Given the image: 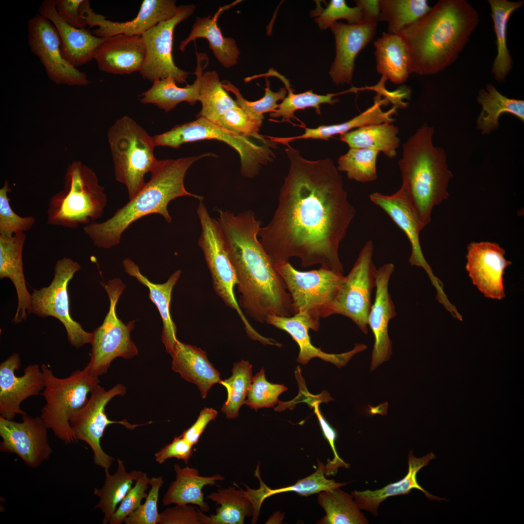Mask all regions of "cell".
I'll return each instance as SVG.
<instances>
[{
    "instance_id": "cell-14",
    "label": "cell",
    "mask_w": 524,
    "mask_h": 524,
    "mask_svg": "<svg viewBox=\"0 0 524 524\" xmlns=\"http://www.w3.org/2000/svg\"><path fill=\"white\" fill-rule=\"evenodd\" d=\"M80 269V265L70 258L64 257L58 260L50 285L34 290L31 295L30 310V313L42 317L52 316L59 320L66 328L69 343L76 348L91 343L92 337V332L84 330L70 313L68 285Z\"/></svg>"
},
{
    "instance_id": "cell-58",
    "label": "cell",
    "mask_w": 524,
    "mask_h": 524,
    "mask_svg": "<svg viewBox=\"0 0 524 524\" xmlns=\"http://www.w3.org/2000/svg\"><path fill=\"white\" fill-rule=\"evenodd\" d=\"M193 445L180 435L155 454V461L161 464L171 458L182 460L186 463L193 454Z\"/></svg>"
},
{
    "instance_id": "cell-61",
    "label": "cell",
    "mask_w": 524,
    "mask_h": 524,
    "mask_svg": "<svg viewBox=\"0 0 524 524\" xmlns=\"http://www.w3.org/2000/svg\"><path fill=\"white\" fill-rule=\"evenodd\" d=\"M387 80L386 78L382 76L379 81L376 85L361 88L354 87V91L364 90H374L381 96H383L384 98L386 99L389 103H392L393 106L397 108H405L406 107L408 103L403 102L402 99L409 97L410 93L409 89L407 87H404L394 91H389L386 89L385 86Z\"/></svg>"
},
{
    "instance_id": "cell-3",
    "label": "cell",
    "mask_w": 524,
    "mask_h": 524,
    "mask_svg": "<svg viewBox=\"0 0 524 524\" xmlns=\"http://www.w3.org/2000/svg\"><path fill=\"white\" fill-rule=\"evenodd\" d=\"M479 22L476 10L464 0H441L424 16L398 33L410 58V73L436 74L458 57Z\"/></svg>"
},
{
    "instance_id": "cell-55",
    "label": "cell",
    "mask_w": 524,
    "mask_h": 524,
    "mask_svg": "<svg viewBox=\"0 0 524 524\" xmlns=\"http://www.w3.org/2000/svg\"><path fill=\"white\" fill-rule=\"evenodd\" d=\"M149 479L144 473L136 480L134 486L130 490L111 516L110 524H122L142 505V500L146 499L148 494L146 491L149 485Z\"/></svg>"
},
{
    "instance_id": "cell-4",
    "label": "cell",
    "mask_w": 524,
    "mask_h": 524,
    "mask_svg": "<svg viewBox=\"0 0 524 524\" xmlns=\"http://www.w3.org/2000/svg\"><path fill=\"white\" fill-rule=\"evenodd\" d=\"M210 156L214 154L205 153L177 159L159 160L151 172L150 180L134 197L106 221L102 223L94 221L85 225V233L95 246L108 249L119 244L124 231L133 222L147 215L159 214L166 222L170 223L172 219L167 209L170 201L182 196L192 197L203 201V196L187 191L184 178L194 163Z\"/></svg>"
},
{
    "instance_id": "cell-33",
    "label": "cell",
    "mask_w": 524,
    "mask_h": 524,
    "mask_svg": "<svg viewBox=\"0 0 524 524\" xmlns=\"http://www.w3.org/2000/svg\"><path fill=\"white\" fill-rule=\"evenodd\" d=\"M237 0L233 3L221 7L213 16L196 17L192 29L188 37L182 40L179 49L181 51L185 50L187 45L198 38L206 39L209 47L214 55L226 68H229L237 64L240 55L235 41L232 38L223 36L217 21L220 15L226 10L231 8L240 2Z\"/></svg>"
},
{
    "instance_id": "cell-56",
    "label": "cell",
    "mask_w": 524,
    "mask_h": 524,
    "mask_svg": "<svg viewBox=\"0 0 524 524\" xmlns=\"http://www.w3.org/2000/svg\"><path fill=\"white\" fill-rule=\"evenodd\" d=\"M205 515L189 505H176L160 513V524H204Z\"/></svg>"
},
{
    "instance_id": "cell-36",
    "label": "cell",
    "mask_w": 524,
    "mask_h": 524,
    "mask_svg": "<svg viewBox=\"0 0 524 524\" xmlns=\"http://www.w3.org/2000/svg\"><path fill=\"white\" fill-rule=\"evenodd\" d=\"M174 469L176 473V480L169 486L163 500L164 506L176 505L193 504L199 507L204 512L209 510V506L204 501L202 489L206 485H213L216 481L224 480L220 475L211 476L199 475V472L194 468L185 466L180 467L175 464Z\"/></svg>"
},
{
    "instance_id": "cell-49",
    "label": "cell",
    "mask_w": 524,
    "mask_h": 524,
    "mask_svg": "<svg viewBox=\"0 0 524 524\" xmlns=\"http://www.w3.org/2000/svg\"><path fill=\"white\" fill-rule=\"evenodd\" d=\"M222 85L227 91L234 94L236 98L235 100L239 107L252 117L261 120L264 119V114L272 113L278 108V101L283 100L288 93L286 88H281L278 91L273 92L270 88L269 81L266 79V88L263 97L256 101H250L245 99L239 89L229 82L223 81Z\"/></svg>"
},
{
    "instance_id": "cell-60",
    "label": "cell",
    "mask_w": 524,
    "mask_h": 524,
    "mask_svg": "<svg viewBox=\"0 0 524 524\" xmlns=\"http://www.w3.org/2000/svg\"><path fill=\"white\" fill-rule=\"evenodd\" d=\"M217 414V411L213 408H204L200 411L196 422L180 436L193 446L196 445L208 424L214 420Z\"/></svg>"
},
{
    "instance_id": "cell-34",
    "label": "cell",
    "mask_w": 524,
    "mask_h": 524,
    "mask_svg": "<svg viewBox=\"0 0 524 524\" xmlns=\"http://www.w3.org/2000/svg\"><path fill=\"white\" fill-rule=\"evenodd\" d=\"M374 99V103L371 107L348 121L337 124L322 125L315 128H306L305 132L301 135L289 137H275L274 141L276 143L287 145L289 142L298 139H315L327 140L334 135L348 132L356 128H359L371 124L393 123L394 119L392 117V115L396 114V109L398 108L393 106L389 110L384 112L381 106L388 105L389 103L388 101L382 98L378 94H377Z\"/></svg>"
},
{
    "instance_id": "cell-8",
    "label": "cell",
    "mask_w": 524,
    "mask_h": 524,
    "mask_svg": "<svg viewBox=\"0 0 524 524\" xmlns=\"http://www.w3.org/2000/svg\"><path fill=\"white\" fill-rule=\"evenodd\" d=\"M44 387L42 395L46 401L40 418L48 429L66 444L74 443L70 419L88 401V395L99 384L98 377L92 375L86 366L69 377H56L48 366H41Z\"/></svg>"
},
{
    "instance_id": "cell-47",
    "label": "cell",
    "mask_w": 524,
    "mask_h": 524,
    "mask_svg": "<svg viewBox=\"0 0 524 524\" xmlns=\"http://www.w3.org/2000/svg\"><path fill=\"white\" fill-rule=\"evenodd\" d=\"M379 151L370 148H352L338 159L337 169L344 172L348 178L369 182L377 178V160Z\"/></svg>"
},
{
    "instance_id": "cell-29",
    "label": "cell",
    "mask_w": 524,
    "mask_h": 524,
    "mask_svg": "<svg viewBox=\"0 0 524 524\" xmlns=\"http://www.w3.org/2000/svg\"><path fill=\"white\" fill-rule=\"evenodd\" d=\"M26 238L25 232L12 236L0 235V278H8L13 282L17 296V307L13 320L19 323L30 313L31 295L26 286L23 272L22 250Z\"/></svg>"
},
{
    "instance_id": "cell-32",
    "label": "cell",
    "mask_w": 524,
    "mask_h": 524,
    "mask_svg": "<svg viewBox=\"0 0 524 524\" xmlns=\"http://www.w3.org/2000/svg\"><path fill=\"white\" fill-rule=\"evenodd\" d=\"M123 266L127 274L134 277L148 289L149 298L157 307L162 320L163 343L166 351L171 355L179 340L176 336V326L171 316L170 302L172 290L180 277L181 270H178L174 272L165 282L157 284L151 282L144 276L138 265L130 259H124Z\"/></svg>"
},
{
    "instance_id": "cell-18",
    "label": "cell",
    "mask_w": 524,
    "mask_h": 524,
    "mask_svg": "<svg viewBox=\"0 0 524 524\" xmlns=\"http://www.w3.org/2000/svg\"><path fill=\"white\" fill-rule=\"evenodd\" d=\"M47 429L40 416L26 414L17 422L0 416V452L15 454L28 467L36 468L52 453Z\"/></svg>"
},
{
    "instance_id": "cell-13",
    "label": "cell",
    "mask_w": 524,
    "mask_h": 524,
    "mask_svg": "<svg viewBox=\"0 0 524 524\" xmlns=\"http://www.w3.org/2000/svg\"><path fill=\"white\" fill-rule=\"evenodd\" d=\"M374 244L367 241L329 308L327 317L334 314L346 316L366 334L368 316L372 302V293L376 288L377 269L373 261Z\"/></svg>"
},
{
    "instance_id": "cell-40",
    "label": "cell",
    "mask_w": 524,
    "mask_h": 524,
    "mask_svg": "<svg viewBox=\"0 0 524 524\" xmlns=\"http://www.w3.org/2000/svg\"><path fill=\"white\" fill-rule=\"evenodd\" d=\"M494 30L496 37L497 53L491 73L499 82L504 81L512 67V60L507 47V27L514 11L524 4V1L489 0Z\"/></svg>"
},
{
    "instance_id": "cell-28",
    "label": "cell",
    "mask_w": 524,
    "mask_h": 524,
    "mask_svg": "<svg viewBox=\"0 0 524 524\" xmlns=\"http://www.w3.org/2000/svg\"><path fill=\"white\" fill-rule=\"evenodd\" d=\"M435 458V455L432 452L422 458H417L414 456L413 451H410L408 455V471L402 479L374 491H354L351 495L360 509L369 511L375 516L378 515V507L383 501L390 497L409 494L412 489L422 491L430 500H446L430 494L423 488L417 481L418 472Z\"/></svg>"
},
{
    "instance_id": "cell-37",
    "label": "cell",
    "mask_w": 524,
    "mask_h": 524,
    "mask_svg": "<svg viewBox=\"0 0 524 524\" xmlns=\"http://www.w3.org/2000/svg\"><path fill=\"white\" fill-rule=\"evenodd\" d=\"M317 462V468L311 475L298 480L292 485L275 489L269 488L262 480L259 473L260 464H258L255 475L260 481V488L253 490L246 485V491H244L245 495L253 505V516L258 517L262 503L265 499L272 495L286 492H295L300 495L307 496L340 488L347 484V483H338L333 479H328L325 475V465L319 460Z\"/></svg>"
},
{
    "instance_id": "cell-9",
    "label": "cell",
    "mask_w": 524,
    "mask_h": 524,
    "mask_svg": "<svg viewBox=\"0 0 524 524\" xmlns=\"http://www.w3.org/2000/svg\"><path fill=\"white\" fill-rule=\"evenodd\" d=\"M197 118L153 136L155 147L177 148L185 143L205 139L222 141L238 152L240 158L241 173L248 178L256 176L262 166L272 161L274 153L270 147L274 142L257 144L248 137L231 132L203 117Z\"/></svg>"
},
{
    "instance_id": "cell-45",
    "label": "cell",
    "mask_w": 524,
    "mask_h": 524,
    "mask_svg": "<svg viewBox=\"0 0 524 524\" xmlns=\"http://www.w3.org/2000/svg\"><path fill=\"white\" fill-rule=\"evenodd\" d=\"M379 21L388 23V33L396 34L431 10L426 0H379Z\"/></svg>"
},
{
    "instance_id": "cell-26",
    "label": "cell",
    "mask_w": 524,
    "mask_h": 524,
    "mask_svg": "<svg viewBox=\"0 0 524 524\" xmlns=\"http://www.w3.org/2000/svg\"><path fill=\"white\" fill-rule=\"evenodd\" d=\"M39 14L55 26L61 40L62 53L65 59L77 68L92 59L95 52L105 38L98 37L86 28H75L66 22L56 9V0H44Z\"/></svg>"
},
{
    "instance_id": "cell-31",
    "label": "cell",
    "mask_w": 524,
    "mask_h": 524,
    "mask_svg": "<svg viewBox=\"0 0 524 524\" xmlns=\"http://www.w3.org/2000/svg\"><path fill=\"white\" fill-rule=\"evenodd\" d=\"M196 54V66L194 72L196 79L192 84L180 87L171 77L157 80L148 90L141 94L140 101L143 103L154 104L166 112L181 102L195 104L199 99L203 70L209 64V58L206 54L197 52Z\"/></svg>"
},
{
    "instance_id": "cell-11",
    "label": "cell",
    "mask_w": 524,
    "mask_h": 524,
    "mask_svg": "<svg viewBox=\"0 0 524 524\" xmlns=\"http://www.w3.org/2000/svg\"><path fill=\"white\" fill-rule=\"evenodd\" d=\"M101 284L108 295L109 309L102 324L92 332L90 360L87 365L90 373L97 377L106 373L115 359H131L138 353L131 337L135 321L124 324L116 314V305L125 284L119 278Z\"/></svg>"
},
{
    "instance_id": "cell-53",
    "label": "cell",
    "mask_w": 524,
    "mask_h": 524,
    "mask_svg": "<svg viewBox=\"0 0 524 524\" xmlns=\"http://www.w3.org/2000/svg\"><path fill=\"white\" fill-rule=\"evenodd\" d=\"M311 14L316 16L315 21L321 30L330 27L338 19H345L351 24L363 21L360 8L348 6L344 0H331L326 8L314 10Z\"/></svg>"
},
{
    "instance_id": "cell-42",
    "label": "cell",
    "mask_w": 524,
    "mask_h": 524,
    "mask_svg": "<svg viewBox=\"0 0 524 524\" xmlns=\"http://www.w3.org/2000/svg\"><path fill=\"white\" fill-rule=\"evenodd\" d=\"M317 500L326 512L319 524H368L352 495L340 488L318 493Z\"/></svg>"
},
{
    "instance_id": "cell-16",
    "label": "cell",
    "mask_w": 524,
    "mask_h": 524,
    "mask_svg": "<svg viewBox=\"0 0 524 524\" xmlns=\"http://www.w3.org/2000/svg\"><path fill=\"white\" fill-rule=\"evenodd\" d=\"M196 7L193 4L179 6L174 16L159 23L141 35L146 48L145 59L139 71L143 78L153 82L171 77L177 83L186 82L189 73L180 69L173 61V33L175 27L191 16Z\"/></svg>"
},
{
    "instance_id": "cell-1",
    "label": "cell",
    "mask_w": 524,
    "mask_h": 524,
    "mask_svg": "<svg viewBox=\"0 0 524 524\" xmlns=\"http://www.w3.org/2000/svg\"><path fill=\"white\" fill-rule=\"evenodd\" d=\"M287 146L289 171L259 240L274 262L296 257L304 267L319 264L344 274L339 246L356 212L343 178L331 158L309 160Z\"/></svg>"
},
{
    "instance_id": "cell-17",
    "label": "cell",
    "mask_w": 524,
    "mask_h": 524,
    "mask_svg": "<svg viewBox=\"0 0 524 524\" xmlns=\"http://www.w3.org/2000/svg\"><path fill=\"white\" fill-rule=\"evenodd\" d=\"M27 26L31 50L38 57L53 82L70 86L89 84L86 74L71 66L63 57L60 35L50 20L38 14L29 19Z\"/></svg>"
},
{
    "instance_id": "cell-12",
    "label": "cell",
    "mask_w": 524,
    "mask_h": 524,
    "mask_svg": "<svg viewBox=\"0 0 524 524\" xmlns=\"http://www.w3.org/2000/svg\"><path fill=\"white\" fill-rule=\"evenodd\" d=\"M274 263L290 295L294 314L305 312L319 321L326 318L344 279V274L322 267L301 271L289 261Z\"/></svg>"
},
{
    "instance_id": "cell-48",
    "label": "cell",
    "mask_w": 524,
    "mask_h": 524,
    "mask_svg": "<svg viewBox=\"0 0 524 524\" xmlns=\"http://www.w3.org/2000/svg\"><path fill=\"white\" fill-rule=\"evenodd\" d=\"M288 95L278 104V108L270 114L271 118L282 117L281 122L292 123L291 120L295 117L294 113L298 110L313 108L316 112L320 115V105L322 104H334L339 101L338 98H334L338 95L346 93L344 91L337 94H327L325 95L314 93L312 90L299 94H294L290 86L286 88Z\"/></svg>"
},
{
    "instance_id": "cell-20",
    "label": "cell",
    "mask_w": 524,
    "mask_h": 524,
    "mask_svg": "<svg viewBox=\"0 0 524 524\" xmlns=\"http://www.w3.org/2000/svg\"><path fill=\"white\" fill-rule=\"evenodd\" d=\"M370 200L382 209L400 228L407 237L411 245L409 258L411 265L423 268L427 274L437 291L436 298L446 297L442 282L436 277L426 261L421 249L419 235L423 229L411 205L405 187L402 185L395 193L384 195L378 192L369 196Z\"/></svg>"
},
{
    "instance_id": "cell-51",
    "label": "cell",
    "mask_w": 524,
    "mask_h": 524,
    "mask_svg": "<svg viewBox=\"0 0 524 524\" xmlns=\"http://www.w3.org/2000/svg\"><path fill=\"white\" fill-rule=\"evenodd\" d=\"M213 122L238 135L266 139L258 133L262 120L252 117L239 107L227 110Z\"/></svg>"
},
{
    "instance_id": "cell-7",
    "label": "cell",
    "mask_w": 524,
    "mask_h": 524,
    "mask_svg": "<svg viewBox=\"0 0 524 524\" xmlns=\"http://www.w3.org/2000/svg\"><path fill=\"white\" fill-rule=\"evenodd\" d=\"M108 138L115 178L126 186L130 200L143 188L145 175L151 173L158 163L153 137L125 115L110 128Z\"/></svg>"
},
{
    "instance_id": "cell-59",
    "label": "cell",
    "mask_w": 524,
    "mask_h": 524,
    "mask_svg": "<svg viewBox=\"0 0 524 524\" xmlns=\"http://www.w3.org/2000/svg\"><path fill=\"white\" fill-rule=\"evenodd\" d=\"M84 0H56V9L60 16L70 25L79 29L87 25L80 15V7Z\"/></svg>"
},
{
    "instance_id": "cell-44",
    "label": "cell",
    "mask_w": 524,
    "mask_h": 524,
    "mask_svg": "<svg viewBox=\"0 0 524 524\" xmlns=\"http://www.w3.org/2000/svg\"><path fill=\"white\" fill-rule=\"evenodd\" d=\"M198 101L202 107L197 117H202L212 122L227 110L238 107L223 88L215 71L203 73Z\"/></svg>"
},
{
    "instance_id": "cell-22",
    "label": "cell",
    "mask_w": 524,
    "mask_h": 524,
    "mask_svg": "<svg viewBox=\"0 0 524 524\" xmlns=\"http://www.w3.org/2000/svg\"><path fill=\"white\" fill-rule=\"evenodd\" d=\"M20 365L17 353H14L0 364V414L9 420L26 412L20 408L26 399L38 395L43 390V374L38 364L27 366L23 375L18 377L15 372Z\"/></svg>"
},
{
    "instance_id": "cell-38",
    "label": "cell",
    "mask_w": 524,
    "mask_h": 524,
    "mask_svg": "<svg viewBox=\"0 0 524 524\" xmlns=\"http://www.w3.org/2000/svg\"><path fill=\"white\" fill-rule=\"evenodd\" d=\"M482 111L476 124L482 134H489L499 127V119L505 113L510 114L524 121V101L510 98L501 94L491 84L478 92L477 98Z\"/></svg>"
},
{
    "instance_id": "cell-6",
    "label": "cell",
    "mask_w": 524,
    "mask_h": 524,
    "mask_svg": "<svg viewBox=\"0 0 524 524\" xmlns=\"http://www.w3.org/2000/svg\"><path fill=\"white\" fill-rule=\"evenodd\" d=\"M107 202L104 188L95 173L74 161L67 168L63 189L49 202L47 224L70 229L86 225L102 216Z\"/></svg>"
},
{
    "instance_id": "cell-52",
    "label": "cell",
    "mask_w": 524,
    "mask_h": 524,
    "mask_svg": "<svg viewBox=\"0 0 524 524\" xmlns=\"http://www.w3.org/2000/svg\"><path fill=\"white\" fill-rule=\"evenodd\" d=\"M11 191L6 180L0 189V235L12 236L25 232L34 225L36 220L33 216L21 217L12 209L8 193Z\"/></svg>"
},
{
    "instance_id": "cell-41",
    "label": "cell",
    "mask_w": 524,
    "mask_h": 524,
    "mask_svg": "<svg viewBox=\"0 0 524 524\" xmlns=\"http://www.w3.org/2000/svg\"><path fill=\"white\" fill-rule=\"evenodd\" d=\"M105 480L100 489L95 488L94 493L99 498L95 508H99L104 514L103 524L109 523L110 518L117 506L122 501L132 484L144 473L133 470L127 472L123 461L117 459V469L113 474L108 469H104Z\"/></svg>"
},
{
    "instance_id": "cell-5",
    "label": "cell",
    "mask_w": 524,
    "mask_h": 524,
    "mask_svg": "<svg viewBox=\"0 0 524 524\" xmlns=\"http://www.w3.org/2000/svg\"><path fill=\"white\" fill-rule=\"evenodd\" d=\"M433 127L424 124L403 145L398 162L402 185L423 229L430 222L434 207L448 198L453 177L444 150L433 144Z\"/></svg>"
},
{
    "instance_id": "cell-23",
    "label": "cell",
    "mask_w": 524,
    "mask_h": 524,
    "mask_svg": "<svg viewBox=\"0 0 524 524\" xmlns=\"http://www.w3.org/2000/svg\"><path fill=\"white\" fill-rule=\"evenodd\" d=\"M394 269L393 263H388L376 271L375 297L367 321L374 338L371 371L387 361L392 354V343L388 334V326L390 320L396 316V312L389 292V284Z\"/></svg>"
},
{
    "instance_id": "cell-39",
    "label": "cell",
    "mask_w": 524,
    "mask_h": 524,
    "mask_svg": "<svg viewBox=\"0 0 524 524\" xmlns=\"http://www.w3.org/2000/svg\"><path fill=\"white\" fill-rule=\"evenodd\" d=\"M398 127L392 123L371 124L340 134V140L352 148H370L395 157L400 139Z\"/></svg>"
},
{
    "instance_id": "cell-27",
    "label": "cell",
    "mask_w": 524,
    "mask_h": 524,
    "mask_svg": "<svg viewBox=\"0 0 524 524\" xmlns=\"http://www.w3.org/2000/svg\"><path fill=\"white\" fill-rule=\"evenodd\" d=\"M145 57L141 35L119 34L105 38L97 48L94 59L102 71L128 74L140 70Z\"/></svg>"
},
{
    "instance_id": "cell-2",
    "label": "cell",
    "mask_w": 524,
    "mask_h": 524,
    "mask_svg": "<svg viewBox=\"0 0 524 524\" xmlns=\"http://www.w3.org/2000/svg\"><path fill=\"white\" fill-rule=\"evenodd\" d=\"M217 211V219L236 273L241 309L261 323L269 315H294L285 283L259 240L261 221L250 210L237 214Z\"/></svg>"
},
{
    "instance_id": "cell-46",
    "label": "cell",
    "mask_w": 524,
    "mask_h": 524,
    "mask_svg": "<svg viewBox=\"0 0 524 524\" xmlns=\"http://www.w3.org/2000/svg\"><path fill=\"white\" fill-rule=\"evenodd\" d=\"M252 378V365L248 361L242 360L234 363L230 377L219 381L227 391V398L221 411L228 419L238 416L240 408L245 404Z\"/></svg>"
},
{
    "instance_id": "cell-50",
    "label": "cell",
    "mask_w": 524,
    "mask_h": 524,
    "mask_svg": "<svg viewBox=\"0 0 524 524\" xmlns=\"http://www.w3.org/2000/svg\"><path fill=\"white\" fill-rule=\"evenodd\" d=\"M287 390L283 384L268 382L265 378L264 369L262 368L259 372L253 376L245 404L255 410L263 408L273 407L279 402L278 399L279 395Z\"/></svg>"
},
{
    "instance_id": "cell-19",
    "label": "cell",
    "mask_w": 524,
    "mask_h": 524,
    "mask_svg": "<svg viewBox=\"0 0 524 524\" xmlns=\"http://www.w3.org/2000/svg\"><path fill=\"white\" fill-rule=\"evenodd\" d=\"M179 6L174 0H144L137 16L132 20L123 22L106 19L101 15L93 12L89 0H84L80 7V15L90 28H98L93 34L107 38L119 34L142 35L159 23L174 16Z\"/></svg>"
},
{
    "instance_id": "cell-57",
    "label": "cell",
    "mask_w": 524,
    "mask_h": 524,
    "mask_svg": "<svg viewBox=\"0 0 524 524\" xmlns=\"http://www.w3.org/2000/svg\"><path fill=\"white\" fill-rule=\"evenodd\" d=\"M312 406L313 408L314 413L318 419L323 435L328 442L334 454L333 458L331 460H328L326 465H325V475L327 476L334 475L337 473L339 468H348L349 464L345 462L339 457L335 446V442L338 436L337 433L322 414L319 409V403L315 402Z\"/></svg>"
},
{
    "instance_id": "cell-24",
    "label": "cell",
    "mask_w": 524,
    "mask_h": 524,
    "mask_svg": "<svg viewBox=\"0 0 524 524\" xmlns=\"http://www.w3.org/2000/svg\"><path fill=\"white\" fill-rule=\"evenodd\" d=\"M265 322L288 333L297 344L299 351L298 362L306 364L313 358H318L330 362L338 368L346 365L353 356L366 349L364 344H356L351 350L340 354H329L313 345L311 341L309 330H318L320 321L308 313L300 312L290 317L269 315Z\"/></svg>"
},
{
    "instance_id": "cell-62",
    "label": "cell",
    "mask_w": 524,
    "mask_h": 524,
    "mask_svg": "<svg viewBox=\"0 0 524 524\" xmlns=\"http://www.w3.org/2000/svg\"><path fill=\"white\" fill-rule=\"evenodd\" d=\"M356 2L361 12L363 21L377 24L380 14L379 0H358Z\"/></svg>"
},
{
    "instance_id": "cell-21",
    "label": "cell",
    "mask_w": 524,
    "mask_h": 524,
    "mask_svg": "<svg viewBox=\"0 0 524 524\" xmlns=\"http://www.w3.org/2000/svg\"><path fill=\"white\" fill-rule=\"evenodd\" d=\"M505 254L495 243L472 242L468 245L466 270L473 284L487 298L501 300L506 296L504 275L511 262Z\"/></svg>"
},
{
    "instance_id": "cell-54",
    "label": "cell",
    "mask_w": 524,
    "mask_h": 524,
    "mask_svg": "<svg viewBox=\"0 0 524 524\" xmlns=\"http://www.w3.org/2000/svg\"><path fill=\"white\" fill-rule=\"evenodd\" d=\"M163 484L162 476L149 479L151 486L145 502L125 520L126 524H156L160 521L158 502L159 491Z\"/></svg>"
},
{
    "instance_id": "cell-43",
    "label": "cell",
    "mask_w": 524,
    "mask_h": 524,
    "mask_svg": "<svg viewBox=\"0 0 524 524\" xmlns=\"http://www.w3.org/2000/svg\"><path fill=\"white\" fill-rule=\"evenodd\" d=\"M237 487L239 489L229 487L207 497L218 507L215 514L206 516L205 524H243L246 517L253 515L252 504Z\"/></svg>"
},
{
    "instance_id": "cell-30",
    "label": "cell",
    "mask_w": 524,
    "mask_h": 524,
    "mask_svg": "<svg viewBox=\"0 0 524 524\" xmlns=\"http://www.w3.org/2000/svg\"><path fill=\"white\" fill-rule=\"evenodd\" d=\"M170 355L173 370L196 384L203 398L220 381V373L209 360L206 352L200 348L178 341Z\"/></svg>"
},
{
    "instance_id": "cell-35",
    "label": "cell",
    "mask_w": 524,
    "mask_h": 524,
    "mask_svg": "<svg viewBox=\"0 0 524 524\" xmlns=\"http://www.w3.org/2000/svg\"><path fill=\"white\" fill-rule=\"evenodd\" d=\"M374 45L377 71L394 84L405 82L411 73L410 58L403 37L398 33H383Z\"/></svg>"
},
{
    "instance_id": "cell-10",
    "label": "cell",
    "mask_w": 524,
    "mask_h": 524,
    "mask_svg": "<svg viewBox=\"0 0 524 524\" xmlns=\"http://www.w3.org/2000/svg\"><path fill=\"white\" fill-rule=\"evenodd\" d=\"M196 213L201 226L198 245L211 275L214 290L228 307L237 312L248 337L260 341L262 336L250 325L235 296L234 288L238 283L236 273L220 225L217 219L211 216L203 201H199Z\"/></svg>"
},
{
    "instance_id": "cell-15",
    "label": "cell",
    "mask_w": 524,
    "mask_h": 524,
    "mask_svg": "<svg viewBox=\"0 0 524 524\" xmlns=\"http://www.w3.org/2000/svg\"><path fill=\"white\" fill-rule=\"evenodd\" d=\"M126 392V387L121 384L107 391L98 384L91 393L87 403L70 419L76 442L81 441L86 442L93 452L95 464L104 469L109 470L115 460L114 457L104 452L101 446V439L108 426L118 424L127 429L133 430L138 426L152 423L131 424L126 420L115 421L108 418L105 412L106 405L114 397L123 395Z\"/></svg>"
},
{
    "instance_id": "cell-25",
    "label": "cell",
    "mask_w": 524,
    "mask_h": 524,
    "mask_svg": "<svg viewBox=\"0 0 524 524\" xmlns=\"http://www.w3.org/2000/svg\"><path fill=\"white\" fill-rule=\"evenodd\" d=\"M377 24L333 23L330 28L335 39L336 57L329 75L336 84L351 83L358 53L373 39Z\"/></svg>"
}]
</instances>
